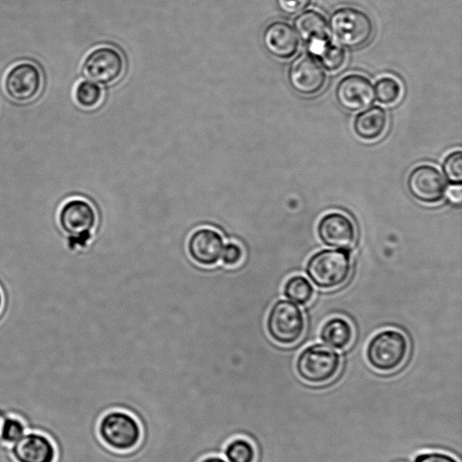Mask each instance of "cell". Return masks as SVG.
Here are the masks:
<instances>
[{"instance_id":"cell-1","label":"cell","mask_w":462,"mask_h":462,"mask_svg":"<svg viewBox=\"0 0 462 462\" xmlns=\"http://www.w3.org/2000/svg\"><path fill=\"white\" fill-rule=\"evenodd\" d=\"M409 351V339L403 332L385 328L371 337L365 348V357L375 371L392 373L404 364Z\"/></svg>"},{"instance_id":"cell-2","label":"cell","mask_w":462,"mask_h":462,"mask_svg":"<svg viewBox=\"0 0 462 462\" xmlns=\"http://www.w3.org/2000/svg\"><path fill=\"white\" fill-rule=\"evenodd\" d=\"M352 273V261L346 250L322 249L312 254L306 273L319 289L334 290L344 285Z\"/></svg>"},{"instance_id":"cell-3","label":"cell","mask_w":462,"mask_h":462,"mask_svg":"<svg viewBox=\"0 0 462 462\" xmlns=\"http://www.w3.org/2000/svg\"><path fill=\"white\" fill-rule=\"evenodd\" d=\"M328 28L337 42L350 50L365 46L374 30L369 14L353 6L336 9L329 17Z\"/></svg>"},{"instance_id":"cell-4","label":"cell","mask_w":462,"mask_h":462,"mask_svg":"<svg viewBox=\"0 0 462 462\" xmlns=\"http://www.w3.org/2000/svg\"><path fill=\"white\" fill-rule=\"evenodd\" d=\"M341 367L340 355L324 344L305 347L296 360V372L300 378L310 384H325L332 381Z\"/></svg>"},{"instance_id":"cell-5","label":"cell","mask_w":462,"mask_h":462,"mask_svg":"<svg viewBox=\"0 0 462 462\" xmlns=\"http://www.w3.org/2000/svg\"><path fill=\"white\" fill-rule=\"evenodd\" d=\"M97 434L109 448L124 452L134 448L139 444L142 428L137 419L128 411L113 409L100 417Z\"/></svg>"},{"instance_id":"cell-6","label":"cell","mask_w":462,"mask_h":462,"mask_svg":"<svg viewBox=\"0 0 462 462\" xmlns=\"http://www.w3.org/2000/svg\"><path fill=\"white\" fill-rule=\"evenodd\" d=\"M97 221L93 206L86 199L74 198L65 201L58 213V223L67 236L70 249L84 246L91 238Z\"/></svg>"},{"instance_id":"cell-7","label":"cell","mask_w":462,"mask_h":462,"mask_svg":"<svg viewBox=\"0 0 462 462\" xmlns=\"http://www.w3.org/2000/svg\"><path fill=\"white\" fill-rule=\"evenodd\" d=\"M305 327L303 311L289 300H277L267 315V332L279 345L291 346L299 342L303 337Z\"/></svg>"},{"instance_id":"cell-8","label":"cell","mask_w":462,"mask_h":462,"mask_svg":"<svg viewBox=\"0 0 462 462\" xmlns=\"http://www.w3.org/2000/svg\"><path fill=\"white\" fill-rule=\"evenodd\" d=\"M125 69V60L116 48L103 45L92 50L84 59L82 73L97 84L108 85L119 80Z\"/></svg>"},{"instance_id":"cell-9","label":"cell","mask_w":462,"mask_h":462,"mask_svg":"<svg viewBox=\"0 0 462 462\" xmlns=\"http://www.w3.org/2000/svg\"><path fill=\"white\" fill-rule=\"evenodd\" d=\"M42 73L40 68L30 61L14 64L4 79L6 96L15 103L25 104L34 100L42 88Z\"/></svg>"},{"instance_id":"cell-10","label":"cell","mask_w":462,"mask_h":462,"mask_svg":"<svg viewBox=\"0 0 462 462\" xmlns=\"http://www.w3.org/2000/svg\"><path fill=\"white\" fill-rule=\"evenodd\" d=\"M406 186L416 200L427 205L442 201L447 191V183L440 171L428 163L417 165L410 171Z\"/></svg>"},{"instance_id":"cell-11","label":"cell","mask_w":462,"mask_h":462,"mask_svg":"<svg viewBox=\"0 0 462 462\" xmlns=\"http://www.w3.org/2000/svg\"><path fill=\"white\" fill-rule=\"evenodd\" d=\"M287 79L295 92L306 97L319 93L327 82L324 69L311 56L293 60L288 67Z\"/></svg>"},{"instance_id":"cell-12","label":"cell","mask_w":462,"mask_h":462,"mask_svg":"<svg viewBox=\"0 0 462 462\" xmlns=\"http://www.w3.org/2000/svg\"><path fill=\"white\" fill-rule=\"evenodd\" d=\"M335 97L337 104L349 112L369 107L375 98L370 79L357 73L346 75L339 79L335 88Z\"/></svg>"},{"instance_id":"cell-13","label":"cell","mask_w":462,"mask_h":462,"mask_svg":"<svg viewBox=\"0 0 462 462\" xmlns=\"http://www.w3.org/2000/svg\"><path fill=\"white\" fill-rule=\"evenodd\" d=\"M319 240L327 246L348 250L356 241L357 230L354 221L342 212L325 214L317 225Z\"/></svg>"},{"instance_id":"cell-14","label":"cell","mask_w":462,"mask_h":462,"mask_svg":"<svg viewBox=\"0 0 462 462\" xmlns=\"http://www.w3.org/2000/svg\"><path fill=\"white\" fill-rule=\"evenodd\" d=\"M224 246V238L218 231L210 227H200L191 233L187 250L196 263L212 266L221 259Z\"/></svg>"},{"instance_id":"cell-15","label":"cell","mask_w":462,"mask_h":462,"mask_svg":"<svg viewBox=\"0 0 462 462\" xmlns=\"http://www.w3.org/2000/svg\"><path fill=\"white\" fill-rule=\"evenodd\" d=\"M263 43L266 51L280 60L293 57L300 46V40L293 27L284 21H273L263 29Z\"/></svg>"},{"instance_id":"cell-16","label":"cell","mask_w":462,"mask_h":462,"mask_svg":"<svg viewBox=\"0 0 462 462\" xmlns=\"http://www.w3.org/2000/svg\"><path fill=\"white\" fill-rule=\"evenodd\" d=\"M15 462H55L56 448L45 434L27 430L15 443L10 446Z\"/></svg>"},{"instance_id":"cell-17","label":"cell","mask_w":462,"mask_h":462,"mask_svg":"<svg viewBox=\"0 0 462 462\" xmlns=\"http://www.w3.org/2000/svg\"><path fill=\"white\" fill-rule=\"evenodd\" d=\"M294 27L298 36L307 45L310 56L333 42L325 16L317 10L301 12L294 20Z\"/></svg>"},{"instance_id":"cell-18","label":"cell","mask_w":462,"mask_h":462,"mask_svg":"<svg viewBox=\"0 0 462 462\" xmlns=\"http://www.w3.org/2000/svg\"><path fill=\"white\" fill-rule=\"evenodd\" d=\"M387 125L388 116L385 109L380 106H374L356 116L353 129L360 139L374 141L384 134Z\"/></svg>"},{"instance_id":"cell-19","label":"cell","mask_w":462,"mask_h":462,"mask_svg":"<svg viewBox=\"0 0 462 462\" xmlns=\"http://www.w3.org/2000/svg\"><path fill=\"white\" fill-rule=\"evenodd\" d=\"M355 331L352 324L343 317L328 319L320 328V338L328 346L346 349L353 342Z\"/></svg>"},{"instance_id":"cell-20","label":"cell","mask_w":462,"mask_h":462,"mask_svg":"<svg viewBox=\"0 0 462 462\" xmlns=\"http://www.w3.org/2000/svg\"><path fill=\"white\" fill-rule=\"evenodd\" d=\"M314 288L310 282L300 274L290 277L284 283L283 294L291 301L305 306L314 297Z\"/></svg>"},{"instance_id":"cell-21","label":"cell","mask_w":462,"mask_h":462,"mask_svg":"<svg viewBox=\"0 0 462 462\" xmlns=\"http://www.w3.org/2000/svg\"><path fill=\"white\" fill-rule=\"evenodd\" d=\"M256 455L255 446L245 437L231 439L222 451V457L227 462H255Z\"/></svg>"},{"instance_id":"cell-22","label":"cell","mask_w":462,"mask_h":462,"mask_svg":"<svg viewBox=\"0 0 462 462\" xmlns=\"http://www.w3.org/2000/svg\"><path fill=\"white\" fill-rule=\"evenodd\" d=\"M103 89L91 80L79 81L74 89V97L77 104L85 109L97 106L103 98Z\"/></svg>"},{"instance_id":"cell-23","label":"cell","mask_w":462,"mask_h":462,"mask_svg":"<svg viewBox=\"0 0 462 462\" xmlns=\"http://www.w3.org/2000/svg\"><path fill=\"white\" fill-rule=\"evenodd\" d=\"M374 97L383 105L391 106L398 102L402 94V87L399 80L392 76L380 78L374 85Z\"/></svg>"},{"instance_id":"cell-24","label":"cell","mask_w":462,"mask_h":462,"mask_svg":"<svg viewBox=\"0 0 462 462\" xmlns=\"http://www.w3.org/2000/svg\"><path fill=\"white\" fill-rule=\"evenodd\" d=\"M442 171L445 178L451 185H461L462 152L460 150H454L445 157L442 163Z\"/></svg>"},{"instance_id":"cell-25","label":"cell","mask_w":462,"mask_h":462,"mask_svg":"<svg viewBox=\"0 0 462 462\" xmlns=\"http://www.w3.org/2000/svg\"><path fill=\"white\" fill-rule=\"evenodd\" d=\"M27 431L23 421L16 416L8 415L4 422L0 441L8 446L19 440Z\"/></svg>"},{"instance_id":"cell-26","label":"cell","mask_w":462,"mask_h":462,"mask_svg":"<svg viewBox=\"0 0 462 462\" xmlns=\"http://www.w3.org/2000/svg\"><path fill=\"white\" fill-rule=\"evenodd\" d=\"M244 256L242 246L236 242L225 244L221 260L226 266L234 267L240 263Z\"/></svg>"},{"instance_id":"cell-27","label":"cell","mask_w":462,"mask_h":462,"mask_svg":"<svg viewBox=\"0 0 462 462\" xmlns=\"http://www.w3.org/2000/svg\"><path fill=\"white\" fill-rule=\"evenodd\" d=\"M312 0H275L278 9L284 14L292 16L308 8Z\"/></svg>"},{"instance_id":"cell-28","label":"cell","mask_w":462,"mask_h":462,"mask_svg":"<svg viewBox=\"0 0 462 462\" xmlns=\"http://www.w3.org/2000/svg\"><path fill=\"white\" fill-rule=\"evenodd\" d=\"M413 462H458V460L450 454L432 451L417 455Z\"/></svg>"},{"instance_id":"cell-29","label":"cell","mask_w":462,"mask_h":462,"mask_svg":"<svg viewBox=\"0 0 462 462\" xmlns=\"http://www.w3.org/2000/svg\"><path fill=\"white\" fill-rule=\"evenodd\" d=\"M447 195L448 198L455 203H460L462 198V190L461 186L452 185L448 189Z\"/></svg>"},{"instance_id":"cell-30","label":"cell","mask_w":462,"mask_h":462,"mask_svg":"<svg viewBox=\"0 0 462 462\" xmlns=\"http://www.w3.org/2000/svg\"><path fill=\"white\" fill-rule=\"evenodd\" d=\"M199 462H227L221 455H209L201 458Z\"/></svg>"},{"instance_id":"cell-31","label":"cell","mask_w":462,"mask_h":462,"mask_svg":"<svg viewBox=\"0 0 462 462\" xmlns=\"http://www.w3.org/2000/svg\"><path fill=\"white\" fill-rule=\"evenodd\" d=\"M152 462H195V461L188 459V458L167 457L159 458V459H157L155 461H152Z\"/></svg>"},{"instance_id":"cell-32","label":"cell","mask_w":462,"mask_h":462,"mask_svg":"<svg viewBox=\"0 0 462 462\" xmlns=\"http://www.w3.org/2000/svg\"><path fill=\"white\" fill-rule=\"evenodd\" d=\"M8 415L9 414L5 411V410L0 407V436L4 426V422Z\"/></svg>"},{"instance_id":"cell-33","label":"cell","mask_w":462,"mask_h":462,"mask_svg":"<svg viewBox=\"0 0 462 462\" xmlns=\"http://www.w3.org/2000/svg\"><path fill=\"white\" fill-rule=\"evenodd\" d=\"M3 306H4V295H3V292L0 289V313L3 310Z\"/></svg>"},{"instance_id":"cell-34","label":"cell","mask_w":462,"mask_h":462,"mask_svg":"<svg viewBox=\"0 0 462 462\" xmlns=\"http://www.w3.org/2000/svg\"><path fill=\"white\" fill-rule=\"evenodd\" d=\"M135 370H136V368L134 369V373L135 372ZM133 375H134V374H133ZM133 375H132V377H133ZM131 379H132V378H131ZM130 382H131V380H130ZM129 384H130V383H129ZM128 387H129V385H128ZM127 389H128V388H127ZM126 392H127V390H126ZM126 392H125V393H126ZM124 400H125V398H124ZM123 403H124V402H123ZM122 407H123V406H122Z\"/></svg>"}]
</instances>
